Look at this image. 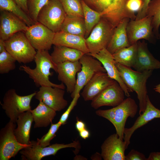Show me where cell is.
I'll return each instance as SVG.
<instances>
[{
	"instance_id": "cell-1",
	"label": "cell",
	"mask_w": 160,
	"mask_h": 160,
	"mask_svg": "<svg viewBox=\"0 0 160 160\" xmlns=\"http://www.w3.org/2000/svg\"><path fill=\"white\" fill-rule=\"evenodd\" d=\"M34 60L36 65L34 69L24 65L20 66L19 69L27 73L36 86H48L65 89V86L63 83L56 84L49 80V77L52 75L50 69L54 70L57 73V64L53 61L48 50L37 51Z\"/></svg>"
},
{
	"instance_id": "cell-2",
	"label": "cell",
	"mask_w": 160,
	"mask_h": 160,
	"mask_svg": "<svg viewBox=\"0 0 160 160\" xmlns=\"http://www.w3.org/2000/svg\"><path fill=\"white\" fill-rule=\"evenodd\" d=\"M116 65L124 84L131 92L135 91L136 93L139 102V113L142 114L145 109L148 96L147 81L151 75L153 70L140 72L119 63H116Z\"/></svg>"
},
{
	"instance_id": "cell-3",
	"label": "cell",
	"mask_w": 160,
	"mask_h": 160,
	"mask_svg": "<svg viewBox=\"0 0 160 160\" xmlns=\"http://www.w3.org/2000/svg\"><path fill=\"white\" fill-rule=\"evenodd\" d=\"M93 6L101 17L116 27L124 18L135 20V12L129 10L127 4L129 0H83Z\"/></svg>"
},
{
	"instance_id": "cell-4",
	"label": "cell",
	"mask_w": 160,
	"mask_h": 160,
	"mask_svg": "<svg viewBox=\"0 0 160 160\" xmlns=\"http://www.w3.org/2000/svg\"><path fill=\"white\" fill-rule=\"evenodd\" d=\"M5 42L6 50L19 63L25 64L34 60L37 51L24 32L16 33Z\"/></svg>"
},
{
	"instance_id": "cell-5",
	"label": "cell",
	"mask_w": 160,
	"mask_h": 160,
	"mask_svg": "<svg viewBox=\"0 0 160 160\" xmlns=\"http://www.w3.org/2000/svg\"><path fill=\"white\" fill-rule=\"evenodd\" d=\"M36 93L35 92L28 95L20 96L13 89H10L6 92L3 103L1 104L10 121L16 123L20 114L31 110V101Z\"/></svg>"
},
{
	"instance_id": "cell-6",
	"label": "cell",
	"mask_w": 160,
	"mask_h": 160,
	"mask_svg": "<svg viewBox=\"0 0 160 160\" xmlns=\"http://www.w3.org/2000/svg\"><path fill=\"white\" fill-rule=\"evenodd\" d=\"M115 27L105 19L101 17L85 39L89 54H95L107 48Z\"/></svg>"
},
{
	"instance_id": "cell-7",
	"label": "cell",
	"mask_w": 160,
	"mask_h": 160,
	"mask_svg": "<svg viewBox=\"0 0 160 160\" xmlns=\"http://www.w3.org/2000/svg\"><path fill=\"white\" fill-rule=\"evenodd\" d=\"M66 16L60 0H49L40 10L37 20L56 33L61 31Z\"/></svg>"
},
{
	"instance_id": "cell-8",
	"label": "cell",
	"mask_w": 160,
	"mask_h": 160,
	"mask_svg": "<svg viewBox=\"0 0 160 160\" xmlns=\"http://www.w3.org/2000/svg\"><path fill=\"white\" fill-rule=\"evenodd\" d=\"M15 124L9 121L0 131V160H9L30 145L19 143L14 134Z\"/></svg>"
},
{
	"instance_id": "cell-9",
	"label": "cell",
	"mask_w": 160,
	"mask_h": 160,
	"mask_svg": "<svg viewBox=\"0 0 160 160\" xmlns=\"http://www.w3.org/2000/svg\"><path fill=\"white\" fill-rule=\"evenodd\" d=\"M81 65L80 71L77 73L76 83L74 91L71 94L73 98L79 93L86 84L96 73L106 72L101 62L89 54H84L79 60Z\"/></svg>"
},
{
	"instance_id": "cell-10",
	"label": "cell",
	"mask_w": 160,
	"mask_h": 160,
	"mask_svg": "<svg viewBox=\"0 0 160 160\" xmlns=\"http://www.w3.org/2000/svg\"><path fill=\"white\" fill-rule=\"evenodd\" d=\"M30 145L20 151L23 160H41L43 158L55 155L60 150L68 148H78L80 143L78 141L67 144L55 143L46 147L39 145L36 141H31Z\"/></svg>"
},
{
	"instance_id": "cell-11",
	"label": "cell",
	"mask_w": 160,
	"mask_h": 160,
	"mask_svg": "<svg viewBox=\"0 0 160 160\" xmlns=\"http://www.w3.org/2000/svg\"><path fill=\"white\" fill-rule=\"evenodd\" d=\"M151 17L146 16L141 19H130L126 28L128 39L130 45L139 40L145 39L154 43L156 39L153 31Z\"/></svg>"
},
{
	"instance_id": "cell-12",
	"label": "cell",
	"mask_w": 160,
	"mask_h": 160,
	"mask_svg": "<svg viewBox=\"0 0 160 160\" xmlns=\"http://www.w3.org/2000/svg\"><path fill=\"white\" fill-rule=\"evenodd\" d=\"M25 34L33 47L38 50H49L53 44L55 33L37 22L29 27Z\"/></svg>"
},
{
	"instance_id": "cell-13",
	"label": "cell",
	"mask_w": 160,
	"mask_h": 160,
	"mask_svg": "<svg viewBox=\"0 0 160 160\" xmlns=\"http://www.w3.org/2000/svg\"><path fill=\"white\" fill-rule=\"evenodd\" d=\"M114 108V118L112 124L115 128L116 133L124 140V131L127 120L129 117H135L138 111V106L134 100L129 97Z\"/></svg>"
},
{
	"instance_id": "cell-14",
	"label": "cell",
	"mask_w": 160,
	"mask_h": 160,
	"mask_svg": "<svg viewBox=\"0 0 160 160\" xmlns=\"http://www.w3.org/2000/svg\"><path fill=\"white\" fill-rule=\"evenodd\" d=\"M125 95L122 88L115 81L91 100V105L95 109L105 106L115 107L124 100Z\"/></svg>"
},
{
	"instance_id": "cell-15",
	"label": "cell",
	"mask_w": 160,
	"mask_h": 160,
	"mask_svg": "<svg viewBox=\"0 0 160 160\" xmlns=\"http://www.w3.org/2000/svg\"><path fill=\"white\" fill-rule=\"evenodd\" d=\"M65 92L63 89L58 87L41 86L34 97L56 111H60L68 105V101L64 97Z\"/></svg>"
},
{
	"instance_id": "cell-16",
	"label": "cell",
	"mask_w": 160,
	"mask_h": 160,
	"mask_svg": "<svg viewBox=\"0 0 160 160\" xmlns=\"http://www.w3.org/2000/svg\"><path fill=\"white\" fill-rule=\"evenodd\" d=\"M0 39L5 41L16 33L25 32L29 27L21 19L5 10H0Z\"/></svg>"
},
{
	"instance_id": "cell-17",
	"label": "cell",
	"mask_w": 160,
	"mask_h": 160,
	"mask_svg": "<svg viewBox=\"0 0 160 160\" xmlns=\"http://www.w3.org/2000/svg\"><path fill=\"white\" fill-rule=\"evenodd\" d=\"M101 148V154L104 160H125L126 143L116 133L108 137Z\"/></svg>"
},
{
	"instance_id": "cell-18",
	"label": "cell",
	"mask_w": 160,
	"mask_h": 160,
	"mask_svg": "<svg viewBox=\"0 0 160 160\" xmlns=\"http://www.w3.org/2000/svg\"><path fill=\"white\" fill-rule=\"evenodd\" d=\"M88 54L101 62L108 76L119 84L126 96L130 97L129 92H131L121 78L112 54L106 48L102 50L97 54Z\"/></svg>"
},
{
	"instance_id": "cell-19",
	"label": "cell",
	"mask_w": 160,
	"mask_h": 160,
	"mask_svg": "<svg viewBox=\"0 0 160 160\" xmlns=\"http://www.w3.org/2000/svg\"><path fill=\"white\" fill-rule=\"evenodd\" d=\"M115 81L109 77L106 72L97 73L85 85L81 95L85 101L92 100Z\"/></svg>"
},
{
	"instance_id": "cell-20",
	"label": "cell",
	"mask_w": 160,
	"mask_h": 160,
	"mask_svg": "<svg viewBox=\"0 0 160 160\" xmlns=\"http://www.w3.org/2000/svg\"><path fill=\"white\" fill-rule=\"evenodd\" d=\"M139 115L131 127L124 129V140L126 143L127 149L130 144L131 136L137 129L153 119L160 118V110L152 104L148 96L145 109L144 112Z\"/></svg>"
},
{
	"instance_id": "cell-21",
	"label": "cell",
	"mask_w": 160,
	"mask_h": 160,
	"mask_svg": "<svg viewBox=\"0 0 160 160\" xmlns=\"http://www.w3.org/2000/svg\"><path fill=\"white\" fill-rule=\"evenodd\" d=\"M81 67L79 61H67L57 64L58 79L65 85L68 92L71 94L74 91L76 81V75Z\"/></svg>"
},
{
	"instance_id": "cell-22",
	"label": "cell",
	"mask_w": 160,
	"mask_h": 160,
	"mask_svg": "<svg viewBox=\"0 0 160 160\" xmlns=\"http://www.w3.org/2000/svg\"><path fill=\"white\" fill-rule=\"evenodd\" d=\"M137 44V55L133 68L136 71L140 72L160 69V61L156 59L150 52L145 41H138Z\"/></svg>"
},
{
	"instance_id": "cell-23",
	"label": "cell",
	"mask_w": 160,
	"mask_h": 160,
	"mask_svg": "<svg viewBox=\"0 0 160 160\" xmlns=\"http://www.w3.org/2000/svg\"><path fill=\"white\" fill-rule=\"evenodd\" d=\"M53 44L76 49L85 54L89 53L84 37L62 31L55 33Z\"/></svg>"
},
{
	"instance_id": "cell-24",
	"label": "cell",
	"mask_w": 160,
	"mask_h": 160,
	"mask_svg": "<svg viewBox=\"0 0 160 160\" xmlns=\"http://www.w3.org/2000/svg\"><path fill=\"white\" fill-rule=\"evenodd\" d=\"M130 19L124 18L115 27L111 40L106 49L113 54L119 50L129 46L126 31L127 24Z\"/></svg>"
},
{
	"instance_id": "cell-25",
	"label": "cell",
	"mask_w": 160,
	"mask_h": 160,
	"mask_svg": "<svg viewBox=\"0 0 160 160\" xmlns=\"http://www.w3.org/2000/svg\"><path fill=\"white\" fill-rule=\"evenodd\" d=\"M33 119L30 111L20 114L17 120V127L14 130L15 137L20 143L23 145H29L30 133Z\"/></svg>"
},
{
	"instance_id": "cell-26",
	"label": "cell",
	"mask_w": 160,
	"mask_h": 160,
	"mask_svg": "<svg viewBox=\"0 0 160 160\" xmlns=\"http://www.w3.org/2000/svg\"><path fill=\"white\" fill-rule=\"evenodd\" d=\"M39 102L35 108L30 110L35 123L34 128L47 127L52 123L56 115V111L42 101Z\"/></svg>"
},
{
	"instance_id": "cell-27",
	"label": "cell",
	"mask_w": 160,
	"mask_h": 160,
	"mask_svg": "<svg viewBox=\"0 0 160 160\" xmlns=\"http://www.w3.org/2000/svg\"><path fill=\"white\" fill-rule=\"evenodd\" d=\"M85 54L79 50L60 45H54L51 55L53 61L57 64L67 61H79Z\"/></svg>"
},
{
	"instance_id": "cell-28",
	"label": "cell",
	"mask_w": 160,
	"mask_h": 160,
	"mask_svg": "<svg viewBox=\"0 0 160 160\" xmlns=\"http://www.w3.org/2000/svg\"><path fill=\"white\" fill-rule=\"evenodd\" d=\"M137 49V42L119 50L112 55L116 63L128 67H133L135 61Z\"/></svg>"
},
{
	"instance_id": "cell-29",
	"label": "cell",
	"mask_w": 160,
	"mask_h": 160,
	"mask_svg": "<svg viewBox=\"0 0 160 160\" xmlns=\"http://www.w3.org/2000/svg\"><path fill=\"white\" fill-rule=\"evenodd\" d=\"M61 31L85 38L86 30L84 18L66 15Z\"/></svg>"
},
{
	"instance_id": "cell-30",
	"label": "cell",
	"mask_w": 160,
	"mask_h": 160,
	"mask_svg": "<svg viewBox=\"0 0 160 160\" xmlns=\"http://www.w3.org/2000/svg\"><path fill=\"white\" fill-rule=\"evenodd\" d=\"M82 6L84 19L86 28V39L101 18L100 14L89 7L83 0L81 1Z\"/></svg>"
},
{
	"instance_id": "cell-31",
	"label": "cell",
	"mask_w": 160,
	"mask_h": 160,
	"mask_svg": "<svg viewBox=\"0 0 160 160\" xmlns=\"http://www.w3.org/2000/svg\"><path fill=\"white\" fill-rule=\"evenodd\" d=\"M0 10H5L14 14L30 27L35 23L17 4L14 0H0Z\"/></svg>"
},
{
	"instance_id": "cell-32",
	"label": "cell",
	"mask_w": 160,
	"mask_h": 160,
	"mask_svg": "<svg viewBox=\"0 0 160 160\" xmlns=\"http://www.w3.org/2000/svg\"><path fill=\"white\" fill-rule=\"evenodd\" d=\"M146 16L151 20L153 31L157 39L160 38V0H151L148 7Z\"/></svg>"
},
{
	"instance_id": "cell-33",
	"label": "cell",
	"mask_w": 160,
	"mask_h": 160,
	"mask_svg": "<svg viewBox=\"0 0 160 160\" xmlns=\"http://www.w3.org/2000/svg\"><path fill=\"white\" fill-rule=\"evenodd\" d=\"M66 15L84 18L82 6L79 0H60Z\"/></svg>"
},
{
	"instance_id": "cell-34",
	"label": "cell",
	"mask_w": 160,
	"mask_h": 160,
	"mask_svg": "<svg viewBox=\"0 0 160 160\" xmlns=\"http://www.w3.org/2000/svg\"><path fill=\"white\" fill-rule=\"evenodd\" d=\"M16 60L5 49L0 53V73H7L16 68Z\"/></svg>"
},
{
	"instance_id": "cell-35",
	"label": "cell",
	"mask_w": 160,
	"mask_h": 160,
	"mask_svg": "<svg viewBox=\"0 0 160 160\" xmlns=\"http://www.w3.org/2000/svg\"><path fill=\"white\" fill-rule=\"evenodd\" d=\"M49 1V0H27L28 15L35 23L38 22L37 17L40 10Z\"/></svg>"
},
{
	"instance_id": "cell-36",
	"label": "cell",
	"mask_w": 160,
	"mask_h": 160,
	"mask_svg": "<svg viewBox=\"0 0 160 160\" xmlns=\"http://www.w3.org/2000/svg\"><path fill=\"white\" fill-rule=\"evenodd\" d=\"M62 124L59 121L55 124L51 123V126L47 133L41 139L37 138V143L42 147H46L50 145V142L56 136V133Z\"/></svg>"
},
{
	"instance_id": "cell-37",
	"label": "cell",
	"mask_w": 160,
	"mask_h": 160,
	"mask_svg": "<svg viewBox=\"0 0 160 160\" xmlns=\"http://www.w3.org/2000/svg\"><path fill=\"white\" fill-rule=\"evenodd\" d=\"M80 96V94H78L73 98V100L68 108L61 115L59 122L62 125L66 124L70 114L76 105Z\"/></svg>"
},
{
	"instance_id": "cell-38",
	"label": "cell",
	"mask_w": 160,
	"mask_h": 160,
	"mask_svg": "<svg viewBox=\"0 0 160 160\" xmlns=\"http://www.w3.org/2000/svg\"><path fill=\"white\" fill-rule=\"evenodd\" d=\"M96 114L100 116L103 117L107 119L112 124L113 122L115 111L114 108L107 110L99 109L95 112Z\"/></svg>"
},
{
	"instance_id": "cell-39",
	"label": "cell",
	"mask_w": 160,
	"mask_h": 160,
	"mask_svg": "<svg viewBox=\"0 0 160 160\" xmlns=\"http://www.w3.org/2000/svg\"><path fill=\"white\" fill-rule=\"evenodd\" d=\"M125 160H147V158L143 153L132 149L125 156Z\"/></svg>"
},
{
	"instance_id": "cell-40",
	"label": "cell",
	"mask_w": 160,
	"mask_h": 160,
	"mask_svg": "<svg viewBox=\"0 0 160 160\" xmlns=\"http://www.w3.org/2000/svg\"><path fill=\"white\" fill-rule=\"evenodd\" d=\"M143 4L142 0H129L127 3V7L129 10L135 12L139 11Z\"/></svg>"
},
{
	"instance_id": "cell-41",
	"label": "cell",
	"mask_w": 160,
	"mask_h": 160,
	"mask_svg": "<svg viewBox=\"0 0 160 160\" xmlns=\"http://www.w3.org/2000/svg\"><path fill=\"white\" fill-rule=\"evenodd\" d=\"M151 1V0H143L141 7L137 12L135 20L141 19L146 16L148 7Z\"/></svg>"
},
{
	"instance_id": "cell-42",
	"label": "cell",
	"mask_w": 160,
	"mask_h": 160,
	"mask_svg": "<svg viewBox=\"0 0 160 160\" xmlns=\"http://www.w3.org/2000/svg\"><path fill=\"white\" fill-rule=\"evenodd\" d=\"M17 5L28 15V11L27 5V0H14Z\"/></svg>"
},
{
	"instance_id": "cell-43",
	"label": "cell",
	"mask_w": 160,
	"mask_h": 160,
	"mask_svg": "<svg viewBox=\"0 0 160 160\" xmlns=\"http://www.w3.org/2000/svg\"><path fill=\"white\" fill-rule=\"evenodd\" d=\"M147 160H160V152H152L147 158Z\"/></svg>"
},
{
	"instance_id": "cell-44",
	"label": "cell",
	"mask_w": 160,
	"mask_h": 160,
	"mask_svg": "<svg viewBox=\"0 0 160 160\" xmlns=\"http://www.w3.org/2000/svg\"><path fill=\"white\" fill-rule=\"evenodd\" d=\"M75 127L76 129L79 132L86 128L85 123L82 121L78 120H77Z\"/></svg>"
},
{
	"instance_id": "cell-45",
	"label": "cell",
	"mask_w": 160,
	"mask_h": 160,
	"mask_svg": "<svg viewBox=\"0 0 160 160\" xmlns=\"http://www.w3.org/2000/svg\"><path fill=\"white\" fill-rule=\"evenodd\" d=\"M80 137L84 139H86L90 136L89 131L86 128L79 132Z\"/></svg>"
},
{
	"instance_id": "cell-46",
	"label": "cell",
	"mask_w": 160,
	"mask_h": 160,
	"mask_svg": "<svg viewBox=\"0 0 160 160\" xmlns=\"http://www.w3.org/2000/svg\"><path fill=\"white\" fill-rule=\"evenodd\" d=\"M6 49L5 41L0 39V53Z\"/></svg>"
},
{
	"instance_id": "cell-47",
	"label": "cell",
	"mask_w": 160,
	"mask_h": 160,
	"mask_svg": "<svg viewBox=\"0 0 160 160\" xmlns=\"http://www.w3.org/2000/svg\"><path fill=\"white\" fill-rule=\"evenodd\" d=\"M154 89L156 92L160 93V84L156 86Z\"/></svg>"
},
{
	"instance_id": "cell-48",
	"label": "cell",
	"mask_w": 160,
	"mask_h": 160,
	"mask_svg": "<svg viewBox=\"0 0 160 160\" xmlns=\"http://www.w3.org/2000/svg\"><path fill=\"white\" fill-rule=\"evenodd\" d=\"M142 0L143 1V0Z\"/></svg>"
}]
</instances>
